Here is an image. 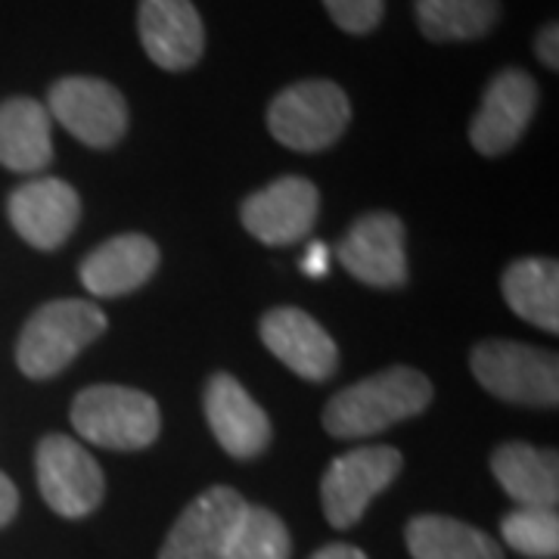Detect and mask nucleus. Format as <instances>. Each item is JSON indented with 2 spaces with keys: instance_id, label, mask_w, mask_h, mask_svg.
<instances>
[{
  "instance_id": "nucleus-1",
  "label": "nucleus",
  "mask_w": 559,
  "mask_h": 559,
  "mask_svg": "<svg viewBox=\"0 0 559 559\" xmlns=\"http://www.w3.org/2000/svg\"><path fill=\"white\" fill-rule=\"evenodd\" d=\"M432 401V382L414 367H389L377 377L336 392L323 407V429L333 439H367L401 419L423 414Z\"/></svg>"
},
{
  "instance_id": "nucleus-2",
  "label": "nucleus",
  "mask_w": 559,
  "mask_h": 559,
  "mask_svg": "<svg viewBox=\"0 0 559 559\" xmlns=\"http://www.w3.org/2000/svg\"><path fill=\"white\" fill-rule=\"evenodd\" d=\"M106 333L100 305L81 299H57L38 308L22 326L16 342V364L32 380H50L62 373L94 340Z\"/></svg>"
},
{
  "instance_id": "nucleus-3",
  "label": "nucleus",
  "mask_w": 559,
  "mask_h": 559,
  "mask_svg": "<svg viewBox=\"0 0 559 559\" xmlns=\"http://www.w3.org/2000/svg\"><path fill=\"white\" fill-rule=\"evenodd\" d=\"M352 103L336 81L308 79L280 91L267 106V131L289 150L320 153L345 134Z\"/></svg>"
},
{
  "instance_id": "nucleus-4",
  "label": "nucleus",
  "mask_w": 559,
  "mask_h": 559,
  "mask_svg": "<svg viewBox=\"0 0 559 559\" xmlns=\"http://www.w3.org/2000/svg\"><path fill=\"white\" fill-rule=\"evenodd\" d=\"M72 426L109 451H140L159 436V404L128 385H91L72 401Z\"/></svg>"
},
{
  "instance_id": "nucleus-5",
  "label": "nucleus",
  "mask_w": 559,
  "mask_h": 559,
  "mask_svg": "<svg viewBox=\"0 0 559 559\" xmlns=\"http://www.w3.org/2000/svg\"><path fill=\"white\" fill-rule=\"evenodd\" d=\"M469 367H473V377L498 399L532 404V407H557V352L535 348L525 342L488 340L469 352Z\"/></svg>"
},
{
  "instance_id": "nucleus-6",
  "label": "nucleus",
  "mask_w": 559,
  "mask_h": 559,
  "mask_svg": "<svg viewBox=\"0 0 559 559\" xmlns=\"http://www.w3.org/2000/svg\"><path fill=\"white\" fill-rule=\"evenodd\" d=\"M47 103V112L91 150H109L128 131V103L109 81L66 75L50 87Z\"/></svg>"
},
{
  "instance_id": "nucleus-7",
  "label": "nucleus",
  "mask_w": 559,
  "mask_h": 559,
  "mask_svg": "<svg viewBox=\"0 0 559 559\" xmlns=\"http://www.w3.org/2000/svg\"><path fill=\"white\" fill-rule=\"evenodd\" d=\"M401 463V451L389 444L358 448L333 460L320 481V500L330 525L352 528L370 507V500L399 479Z\"/></svg>"
},
{
  "instance_id": "nucleus-8",
  "label": "nucleus",
  "mask_w": 559,
  "mask_h": 559,
  "mask_svg": "<svg viewBox=\"0 0 559 559\" xmlns=\"http://www.w3.org/2000/svg\"><path fill=\"white\" fill-rule=\"evenodd\" d=\"M38 488L40 498L53 513L66 520H81L100 507L106 481L97 460L69 436H47L38 444Z\"/></svg>"
},
{
  "instance_id": "nucleus-9",
  "label": "nucleus",
  "mask_w": 559,
  "mask_h": 559,
  "mask_svg": "<svg viewBox=\"0 0 559 559\" xmlns=\"http://www.w3.org/2000/svg\"><path fill=\"white\" fill-rule=\"evenodd\" d=\"M538 100V84L528 72H522V69L498 72L485 87L479 112L469 121L473 150L488 159L510 153L535 119Z\"/></svg>"
},
{
  "instance_id": "nucleus-10",
  "label": "nucleus",
  "mask_w": 559,
  "mask_h": 559,
  "mask_svg": "<svg viewBox=\"0 0 559 559\" xmlns=\"http://www.w3.org/2000/svg\"><path fill=\"white\" fill-rule=\"evenodd\" d=\"M246 500L234 488H209L171 525L159 559H224L240 528Z\"/></svg>"
},
{
  "instance_id": "nucleus-11",
  "label": "nucleus",
  "mask_w": 559,
  "mask_h": 559,
  "mask_svg": "<svg viewBox=\"0 0 559 559\" xmlns=\"http://www.w3.org/2000/svg\"><path fill=\"white\" fill-rule=\"evenodd\" d=\"M138 35L165 72H187L205 53V25L193 0H140Z\"/></svg>"
},
{
  "instance_id": "nucleus-12",
  "label": "nucleus",
  "mask_w": 559,
  "mask_h": 559,
  "mask_svg": "<svg viewBox=\"0 0 559 559\" xmlns=\"http://www.w3.org/2000/svg\"><path fill=\"white\" fill-rule=\"evenodd\" d=\"M320 193L308 178H280L242 202V227L264 246L299 242L318 221Z\"/></svg>"
},
{
  "instance_id": "nucleus-13",
  "label": "nucleus",
  "mask_w": 559,
  "mask_h": 559,
  "mask_svg": "<svg viewBox=\"0 0 559 559\" xmlns=\"http://www.w3.org/2000/svg\"><path fill=\"white\" fill-rule=\"evenodd\" d=\"M7 212L22 240L40 252H53L72 237L81 218V200L66 180L38 178L13 190Z\"/></svg>"
},
{
  "instance_id": "nucleus-14",
  "label": "nucleus",
  "mask_w": 559,
  "mask_h": 559,
  "mask_svg": "<svg viewBox=\"0 0 559 559\" xmlns=\"http://www.w3.org/2000/svg\"><path fill=\"white\" fill-rule=\"evenodd\" d=\"M342 267L367 286L392 289L407 280L404 224L392 212H370L355 221L340 242Z\"/></svg>"
},
{
  "instance_id": "nucleus-15",
  "label": "nucleus",
  "mask_w": 559,
  "mask_h": 559,
  "mask_svg": "<svg viewBox=\"0 0 559 559\" xmlns=\"http://www.w3.org/2000/svg\"><path fill=\"white\" fill-rule=\"evenodd\" d=\"M261 342L293 373L305 380H330L340 367V348L330 333L301 308H274L261 318Z\"/></svg>"
},
{
  "instance_id": "nucleus-16",
  "label": "nucleus",
  "mask_w": 559,
  "mask_h": 559,
  "mask_svg": "<svg viewBox=\"0 0 559 559\" xmlns=\"http://www.w3.org/2000/svg\"><path fill=\"white\" fill-rule=\"evenodd\" d=\"M205 419L230 457H259L271 444V419L230 373H215L205 385Z\"/></svg>"
},
{
  "instance_id": "nucleus-17",
  "label": "nucleus",
  "mask_w": 559,
  "mask_h": 559,
  "mask_svg": "<svg viewBox=\"0 0 559 559\" xmlns=\"http://www.w3.org/2000/svg\"><path fill=\"white\" fill-rule=\"evenodd\" d=\"M159 267V246L143 234H124L97 246L81 261V283L97 299L134 293Z\"/></svg>"
},
{
  "instance_id": "nucleus-18",
  "label": "nucleus",
  "mask_w": 559,
  "mask_h": 559,
  "mask_svg": "<svg viewBox=\"0 0 559 559\" xmlns=\"http://www.w3.org/2000/svg\"><path fill=\"white\" fill-rule=\"evenodd\" d=\"M53 162L50 112L32 97L0 103V165L20 175L44 171Z\"/></svg>"
},
{
  "instance_id": "nucleus-19",
  "label": "nucleus",
  "mask_w": 559,
  "mask_h": 559,
  "mask_svg": "<svg viewBox=\"0 0 559 559\" xmlns=\"http://www.w3.org/2000/svg\"><path fill=\"white\" fill-rule=\"evenodd\" d=\"M491 473L500 488L520 507L557 510L559 457L557 451H540L522 441H507L491 454Z\"/></svg>"
},
{
  "instance_id": "nucleus-20",
  "label": "nucleus",
  "mask_w": 559,
  "mask_h": 559,
  "mask_svg": "<svg viewBox=\"0 0 559 559\" xmlns=\"http://www.w3.org/2000/svg\"><path fill=\"white\" fill-rule=\"evenodd\" d=\"M513 314L547 333H559V264L554 259L513 261L500 280Z\"/></svg>"
},
{
  "instance_id": "nucleus-21",
  "label": "nucleus",
  "mask_w": 559,
  "mask_h": 559,
  "mask_svg": "<svg viewBox=\"0 0 559 559\" xmlns=\"http://www.w3.org/2000/svg\"><path fill=\"white\" fill-rule=\"evenodd\" d=\"M404 538L414 559H503L491 535L451 516H417L407 522Z\"/></svg>"
},
{
  "instance_id": "nucleus-22",
  "label": "nucleus",
  "mask_w": 559,
  "mask_h": 559,
  "mask_svg": "<svg viewBox=\"0 0 559 559\" xmlns=\"http://www.w3.org/2000/svg\"><path fill=\"white\" fill-rule=\"evenodd\" d=\"M414 16L423 38L476 40L500 20V0H414Z\"/></svg>"
},
{
  "instance_id": "nucleus-23",
  "label": "nucleus",
  "mask_w": 559,
  "mask_h": 559,
  "mask_svg": "<svg viewBox=\"0 0 559 559\" xmlns=\"http://www.w3.org/2000/svg\"><path fill=\"white\" fill-rule=\"evenodd\" d=\"M293 540L280 516L264 507H246L240 528L224 559H289Z\"/></svg>"
},
{
  "instance_id": "nucleus-24",
  "label": "nucleus",
  "mask_w": 559,
  "mask_h": 559,
  "mask_svg": "<svg viewBox=\"0 0 559 559\" xmlns=\"http://www.w3.org/2000/svg\"><path fill=\"white\" fill-rule=\"evenodd\" d=\"M503 540L520 550L522 557L532 559H557L559 554V520L557 510L544 507H520L503 516L500 525Z\"/></svg>"
},
{
  "instance_id": "nucleus-25",
  "label": "nucleus",
  "mask_w": 559,
  "mask_h": 559,
  "mask_svg": "<svg viewBox=\"0 0 559 559\" xmlns=\"http://www.w3.org/2000/svg\"><path fill=\"white\" fill-rule=\"evenodd\" d=\"M323 7L345 35H370L385 13V0H323Z\"/></svg>"
},
{
  "instance_id": "nucleus-26",
  "label": "nucleus",
  "mask_w": 559,
  "mask_h": 559,
  "mask_svg": "<svg viewBox=\"0 0 559 559\" xmlns=\"http://www.w3.org/2000/svg\"><path fill=\"white\" fill-rule=\"evenodd\" d=\"M535 53H538L540 66H547L550 72L559 69V28L557 22H547L535 38Z\"/></svg>"
},
{
  "instance_id": "nucleus-27",
  "label": "nucleus",
  "mask_w": 559,
  "mask_h": 559,
  "mask_svg": "<svg viewBox=\"0 0 559 559\" xmlns=\"http://www.w3.org/2000/svg\"><path fill=\"white\" fill-rule=\"evenodd\" d=\"M16 510H20V491H16V485L10 481V476L0 473V528H3L7 522H13Z\"/></svg>"
},
{
  "instance_id": "nucleus-28",
  "label": "nucleus",
  "mask_w": 559,
  "mask_h": 559,
  "mask_svg": "<svg viewBox=\"0 0 559 559\" xmlns=\"http://www.w3.org/2000/svg\"><path fill=\"white\" fill-rule=\"evenodd\" d=\"M326 267H330V249L323 242H311L308 255L301 261V271L308 277H326Z\"/></svg>"
},
{
  "instance_id": "nucleus-29",
  "label": "nucleus",
  "mask_w": 559,
  "mask_h": 559,
  "mask_svg": "<svg viewBox=\"0 0 559 559\" xmlns=\"http://www.w3.org/2000/svg\"><path fill=\"white\" fill-rule=\"evenodd\" d=\"M311 559H367V554L358 550V547H352V544H330V547L318 550Z\"/></svg>"
}]
</instances>
